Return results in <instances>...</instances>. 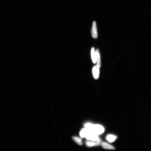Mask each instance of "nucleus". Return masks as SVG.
<instances>
[{
  "label": "nucleus",
  "mask_w": 151,
  "mask_h": 151,
  "mask_svg": "<svg viewBox=\"0 0 151 151\" xmlns=\"http://www.w3.org/2000/svg\"><path fill=\"white\" fill-rule=\"evenodd\" d=\"M96 56V63L97 66L99 68H100L101 65V60L100 55L99 51L98 49H97L95 51Z\"/></svg>",
  "instance_id": "5"
},
{
  "label": "nucleus",
  "mask_w": 151,
  "mask_h": 151,
  "mask_svg": "<svg viewBox=\"0 0 151 151\" xmlns=\"http://www.w3.org/2000/svg\"><path fill=\"white\" fill-rule=\"evenodd\" d=\"M104 131V128L99 125H93L92 131L97 135L103 134Z\"/></svg>",
  "instance_id": "2"
},
{
  "label": "nucleus",
  "mask_w": 151,
  "mask_h": 151,
  "mask_svg": "<svg viewBox=\"0 0 151 151\" xmlns=\"http://www.w3.org/2000/svg\"><path fill=\"white\" fill-rule=\"evenodd\" d=\"M85 137L87 140L94 141H96L99 139L98 135L95 134L93 131L88 130Z\"/></svg>",
  "instance_id": "1"
},
{
  "label": "nucleus",
  "mask_w": 151,
  "mask_h": 151,
  "mask_svg": "<svg viewBox=\"0 0 151 151\" xmlns=\"http://www.w3.org/2000/svg\"><path fill=\"white\" fill-rule=\"evenodd\" d=\"M91 56L92 62L94 64L96 63V56L94 48L92 47L91 50Z\"/></svg>",
  "instance_id": "8"
},
{
  "label": "nucleus",
  "mask_w": 151,
  "mask_h": 151,
  "mask_svg": "<svg viewBox=\"0 0 151 151\" xmlns=\"http://www.w3.org/2000/svg\"><path fill=\"white\" fill-rule=\"evenodd\" d=\"M93 125L90 123H87L85 125V126L86 129L88 130L92 131L93 129Z\"/></svg>",
  "instance_id": "11"
},
{
  "label": "nucleus",
  "mask_w": 151,
  "mask_h": 151,
  "mask_svg": "<svg viewBox=\"0 0 151 151\" xmlns=\"http://www.w3.org/2000/svg\"><path fill=\"white\" fill-rule=\"evenodd\" d=\"M101 144L102 147L105 149L113 150H115V148L113 146L110 145L106 142H102Z\"/></svg>",
  "instance_id": "6"
},
{
  "label": "nucleus",
  "mask_w": 151,
  "mask_h": 151,
  "mask_svg": "<svg viewBox=\"0 0 151 151\" xmlns=\"http://www.w3.org/2000/svg\"><path fill=\"white\" fill-rule=\"evenodd\" d=\"M95 145V146H98L101 144V140L99 138L98 140L94 141Z\"/></svg>",
  "instance_id": "13"
},
{
  "label": "nucleus",
  "mask_w": 151,
  "mask_h": 151,
  "mask_svg": "<svg viewBox=\"0 0 151 151\" xmlns=\"http://www.w3.org/2000/svg\"><path fill=\"white\" fill-rule=\"evenodd\" d=\"M86 144L87 146L89 147L93 146L95 145L94 141L89 140L86 142Z\"/></svg>",
  "instance_id": "12"
},
{
  "label": "nucleus",
  "mask_w": 151,
  "mask_h": 151,
  "mask_svg": "<svg viewBox=\"0 0 151 151\" xmlns=\"http://www.w3.org/2000/svg\"><path fill=\"white\" fill-rule=\"evenodd\" d=\"M72 139L75 142L80 146L82 145V139L81 138L78 137H72Z\"/></svg>",
  "instance_id": "9"
},
{
  "label": "nucleus",
  "mask_w": 151,
  "mask_h": 151,
  "mask_svg": "<svg viewBox=\"0 0 151 151\" xmlns=\"http://www.w3.org/2000/svg\"><path fill=\"white\" fill-rule=\"evenodd\" d=\"M91 32V35L92 38L94 39H97L98 37V33H97L96 22L95 21H94L93 22Z\"/></svg>",
  "instance_id": "3"
},
{
  "label": "nucleus",
  "mask_w": 151,
  "mask_h": 151,
  "mask_svg": "<svg viewBox=\"0 0 151 151\" xmlns=\"http://www.w3.org/2000/svg\"><path fill=\"white\" fill-rule=\"evenodd\" d=\"M117 138V136L109 134L107 135L106 137L107 140L110 142H112L116 140Z\"/></svg>",
  "instance_id": "7"
},
{
  "label": "nucleus",
  "mask_w": 151,
  "mask_h": 151,
  "mask_svg": "<svg viewBox=\"0 0 151 151\" xmlns=\"http://www.w3.org/2000/svg\"><path fill=\"white\" fill-rule=\"evenodd\" d=\"M99 68L96 66H95L92 69V73L94 78L95 79L99 78Z\"/></svg>",
  "instance_id": "4"
},
{
  "label": "nucleus",
  "mask_w": 151,
  "mask_h": 151,
  "mask_svg": "<svg viewBox=\"0 0 151 151\" xmlns=\"http://www.w3.org/2000/svg\"><path fill=\"white\" fill-rule=\"evenodd\" d=\"M88 131V130L87 129H86V128L85 129H82L81 130L80 134H79L80 137L82 138L85 137Z\"/></svg>",
  "instance_id": "10"
}]
</instances>
